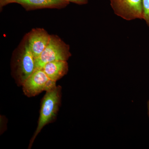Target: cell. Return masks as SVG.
<instances>
[{
	"mask_svg": "<svg viewBox=\"0 0 149 149\" xmlns=\"http://www.w3.org/2000/svg\"><path fill=\"white\" fill-rule=\"evenodd\" d=\"M148 115L149 116V101L148 103Z\"/></svg>",
	"mask_w": 149,
	"mask_h": 149,
	"instance_id": "12",
	"label": "cell"
},
{
	"mask_svg": "<svg viewBox=\"0 0 149 149\" xmlns=\"http://www.w3.org/2000/svg\"><path fill=\"white\" fill-rule=\"evenodd\" d=\"M143 19L146 21L149 27V0H143Z\"/></svg>",
	"mask_w": 149,
	"mask_h": 149,
	"instance_id": "9",
	"label": "cell"
},
{
	"mask_svg": "<svg viewBox=\"0 0 149 149\" xmlns=\"http://www.w3.org/2000/svg\"><path fill=\"white\" fill-rule=\"evenodd\" d=\"M24 95L34 97L43 91H51L56 87V81L50 80L42 69L36 68L22 85Z\"/></svg>",
	"mask_w": 149,
	"mask_h": 149,
	"instance_id": "4",
	"label": "cell"
},
{
	"mask_svg": "<svg viewBox=\"0 0 149 149\" xmlns=\"http://www.w3.org/2000/svg\"><path fill=\"white\" fill-rule=\"evenodd\" d=\"M36 68L35 59L26 42L13 61V72L17 85H22Z\"/></svg>",
	"mask_w": 149,
	"mask_h": 149,
	"instance_id": "3",
	"label": "cell"
},
{
	"mask_svg": "<svg viewBox=\"0 0 149 149\" xmlns=\"http://www.w3.org/2000/svg\"><path fill=\"white\" fill-rule=\"evenodd\" d=\"M69 2H72L78 5H85L88 3L89 0H65Z\"/></svg>",
	"mask_w": 149,
	"mask_h": 149,
	"instance_id": "11",
	"label": "cell"
},
{
	"mask_svg": "<svg viewBox=\"0 0 149 149\" xmlns=\"http://www.w3.org/2000/svg\"><path fill=\"white\" fill-rule=\"evenodd\" d=\"M17 0H0V7L1 8L8 4L16 3Z\"/></svg>",
	"mask_w": 149,
	"mask_h": 149,
	"instance_id": "10",
	"label": "cell"
},
{
	"mask_svg": "<svg viewBox=\"0 0 149 149\" xmlns=\"http://www.w3.org/2000/svg\"><path fill=\"white\" fill-rule=\"evenodd\" d=\"M51 35L45 29L36 28L31 30L27 36V43L35 59L40 56L47 47Z\"/></svg>",
	"mask_w": 149,
	"mask_h": 149,
	"instance_id": "6",
	"label": "cell"
},
{
	"mask_svg": "<svg viewBox=\"0 0 149 149\" xmlns=\"http://www.w3.org/2000/svg\"><path fill=\"white\" fill-rule=\"evenodd\" d=\"M113 10L117 16L128 21L143 19V0H110Z\"/></svg>",
	"mask_w": 149,
	"mask_h": 149,
	"instance_id": "5",
	"label": "cell"
},
{
	"mask_svg": "<svg viewBox=\"0 0 149 149\" xmlns=\"http://www.w3.org/2000/svg\"><path fill=\"white\" fill-rule=\"evenodd\" d=\"M19 4L28 10L43 8H59L69 4L65 0H17Z\"/></svg>",
	"mask_w": 149,
	"mask_h": 149,
	"instance_id": "7",
	"label": "cell"
},
{
	"mask_svg": "<svg viewBox=\"0 0 149 149\" xmlns=\"http://www.w3.org/2000/svg\"><path fill=\"white\" fill-rule=\"evenodd\" d=\"M70 47L58 36L51 35L49 44L40 56L35 59L36 68L42 69L48 63L67 61L71 56Z\"/></svg>",
	"mask_w": 149,
	"mask_h": 149,
	"instance_id": "2",
	"label": "cell"
},
{
	"mask_svg": "<svg viewBox=\"0 0 149 149\" xmlns=\"http://www.w3.org/2000/svg\"><path fill=\"white\" fill-rule=\"evenodd\" d=\"M61 89L60 86H56L54 89L47 92L43 98L38 125L30 140L28 148H31L36 137L43 127L54 120L61 103Z\"/></svg>",
	"mask_w": 149,
	"mask_h": 149,
	"instance_id": "1",
	"label": "cell"
},
{
	"mask_svg": "<svg viewBox=\"0 0 149 149\" xmlns=\"http://www.w3.org/2000/svg\"><path fill=\"white\" fill-rule=\"evenodd\" d=\"M42 69L50 80L57 81L68 72V63L66 61H56L48 63Z\"/></svg>",
	"mask_w": 149,
	"mask_h": 149,
	"instance_id": "8",
	"label": "cell"
}]
</instances>
